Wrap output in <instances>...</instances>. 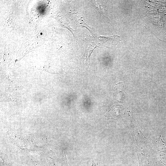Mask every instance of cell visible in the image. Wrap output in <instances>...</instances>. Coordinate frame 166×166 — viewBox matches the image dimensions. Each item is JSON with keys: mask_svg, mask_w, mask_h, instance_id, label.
I'll return each mask as SVG.
<instances>
[{"mask_svg": "<svg viewBox=\"0 0 166 166\" xmlns=\"http://www.w3.org/2000/svg\"><path fill=\"white\" fill-rule=\"evenodd\" d=\"M121 105H115L111 107L110 109L105 115L108 119H117L121 115Z\"/></svg>", "mask_w": 166, "mask_h": 166, "instance_id": "obj_2", "label": "cell"}, {"mask_svg": "<svg viewBox=\"0 0 166 166\" xmlns=\"http://www.w3.org/2000/svg\"><path fill=\"white\" fill-rule=\"evenodd\" d=\"M93 166H94V165H93Z\"/></svg>", "mask_w": 166, "mask_h": 166, "instance_id": "obj_4", "label": "cell"}, {"mask_svg": "<svg viewBox=\"0 0 166 166\" xmlns=\"http://www.w3.org/2000/svg\"><path fill=\"white\" fill-rule=\"evenodd\" d=\"M124 85L123 84L120 83L117 84L114 89L113 100L117 101H122L123 98H124Z\"/></svg>", "mask_w": 166, "mask_h": 166, "instance_id": "obj_1", "label": "cell"}, {"mask_svg": "<svg viewBox=\"0 0 166 166\" xmlns=\"http://www.w3.org/2000/svg\"><path fill=\"white\" fill-rule=\"evenodd\" d=\"M40 34H41V35H42V33H40Z\"/></svg>", "mask_w": 166, "mask_h": 166, "instance_id": "obj_3", "label": "cell"}]
</instances>
